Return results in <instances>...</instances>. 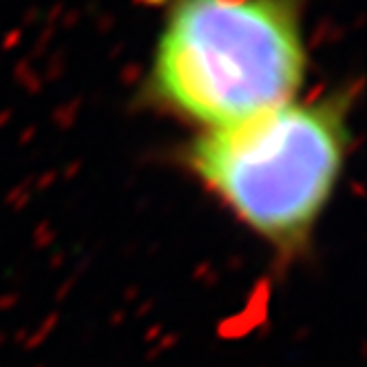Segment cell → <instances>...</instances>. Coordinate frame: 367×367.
Listing matches in <instances>:
<instances>
[{
	"instance_id": "cell-1",
	"label": "cell",
	"mask_w": 367,
	"mask_h": 367,
	"mask_svg": "<svg viewBox=\"0 0 367 367\" xmlns=\"http://www.w3.org/2000/svg\"><path fill=\"white\" fill-rule=\"evenodd\" d=\"M345 155L348 127L337 104L290 100L208 129L186 162L250 233L281 255H297L330 204Z\"/></svg>"
},
{
	"instance_id": "cell-2",
	"label": "cell",
	"mask_w": 367,
	"mask_h": 367,
	"mask_svg": "<svg viewBox=\"0 0 367 367\" xmlns=\"http://www.w3.org/2000/svg\"><path fill=\"white\" fill-rule=\"evenodd\" d=\"M303 71L297 20L281 0H182L157 45L153 93L219 129L290 102Z\"/></svg>"
}]
</instances>
